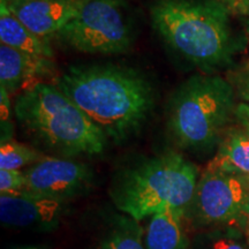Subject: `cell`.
Here are the masks:
<instances>
[{"label": "cell", "instance_id": "22", "mask_svg": "<svg viewBox=\"0 0 249 249\" xmlns=\"http://www.w3.org/2000/svg\"><path fill=\"white\" fill-rule=\"evenodd\" d=\"M1 90V124H6L9 119V112H11V102H9V93L7 90L0 87Z\"/></svg>", "mask_w": 249, "mask_h": 249}, {"label": "cell", "instance_id": "13", "mask_svg": "<svg viewBox=\"0 0 249 249\" xmlns=\"http://www.w3.org/2000/svg\"><path fill=\"white\" fill-rule=\"evenodd\" d=\"M207 169L249 176V129L239 126L225 132Z\"/></svg>", "mask_w": 249, "mask_h": 249}, {"label": "cell", "instance_id": "3", "mask_svg": "<svg viewBox=\"0 0 249 249\" xmlns=\"http://www.w3.org/2000/svg\"><path fill=\"white\" fill-rule=\"evenodd\" d=\"M14 114L34 141L60 157L95 156L107 148L104 133L55 83L40 81L22 90Z\"/></svg>", "mask_w": 249, "mask_h": 249}, {"label": "cell", "instance_id": "12", "mask_svg": "<svg viewBox=\"0 0 249 249\" xmlns=\"http://www.w3.org/2000/svg\"><path fill=\"white\" fill-rule=\"evenodd\" d=\"M185 220L183 209H169L151 216L144 233L145 249H188Z\"/></svg>", "mask_w": 249, "mask_h": 249}, {"label": "cell", "instance_id": "1", "mask_svg": "<svg viewBox=\"0 0 249 249\" xmlns=\"http://www.w3.org/2000/svg\"><path fill=\"white\" fill-rule=\"evenodd\" d=\"M54 83L113 142L136 135L155 107L150 81L130 67L71 66Z\"/></svg>", "mask_w": 249, "mask_h": 249}, {"label": "cell", "instance_id": "21", "mask_svg": "<svg viewBox=\"0 0 249 249\" xmlns=\"http://www.w3.org/2000/svg\"><path fill=\"white\" fill-rule=\"evenodd\" d=\"M234 118L238 121L239 124L245 128L249 129V105L241 102L236 105Z\"/></svg>", "mask_w": 249, "mask_h": 249}, {"label": "cell", "instance_id": "14", "mask_svg": "<svg viewBox=\"0 0 249 249\" xmlns=\"http://www.w3.org/2000/svg\"><path fill=\"white\" fill-rule=\"evenodd\" d=\"M0 43L36 57L53 59L50 40L40 38L24 26L12 13L7 0H0Z\"/></svg>", "mask_w": 249, "mask_h": 249}, {"label": "cell", "instance_id": "24", "mask_svg": "<svg viewBox=\"0 0 249 249\" xmlns=\"http://www.w3.org/2000/svg\"><path fill=\"white\" fill-rule=\"evenodd\" d=\"M20 249H44L43 247H38V246H28V247H23Z\"/></svg>", "mask_w": 249, "mask_h": 249}, {"label": "cell", "instance_id": "19", "mask_svg": "<svg viewBox=\"0 0 249 249\" xmlns=\"http://www.w3.org/2000/svg\"><path fill=\"white\" fill-rule=\"evenodd\" d=\"M230 81L241 101L249 105V71H240L233 73L230 77Z\"/></svg>", "mask_w": 249, "mask_h": 249}, {"label": "cell", "instance_id": "26", "mask_svg": "<svg viewBox=\"0 0 249 249\" xmlns=\"http://www.w3.org/2000/svg\"><path fill=\"white\" fill-rule=\"evenodd\" d=\"M248 34H249V21H248Z\"/></svg>", "mask_w": 249, "mask_h": 249}, {"label": "cell", "instance_id": "18", "mask_svg": "<svg viewBox=\"0 0 249 249\" xmlns=\"http://www.w3.org/2000/svg\"><path fill=\"white\" fill-rule=\"evenodd\" d=\"M26 176L20 170L0 169V193H17L26 189Z\"/></svg>", "mask_w": 249, "mask_h": 249}, {"label": "cell", "instance_id": "9", "mask_svg": "<svg viewBox=\"0 0 249 249\" xmlns=\"http://www.w3.org/2000/svg\"><path fill=\"white\" fill-rule=\"evenodd\" d=\"M70 213L67 201L27 191L0 194V220L8 227L52 231Z\"/></svg>", "mask_w": 249, "mask_h": 249}, {"label": "cell", "instance_id": "20", "mask_svg": "<svg viewBox=\"0 0 249 249\" xmlns=\"http://www.w3.org/2000/svg\"><path fill=\"white\" fill-rule=\"evenodd\" d=\"M231 17H249V0H216Z\"/></svg>", "mask_w": 249, "mask_h": 249}, {"label": "cell", "instance_id": "25", "mask_svg": "<svg viewBox=\"0 0 249 249\" xmlns=\"http://www.w3.org/2000/svg\"><path fill=\"white\" fill-rule=\"evenodd\" d=\"M245 179H246V182H247V185H248V187H249V176L245 177Z\"/></svg>", "mask_w": 249, "mask_h": 249}, {"label": "cell", "instance_id": "2", "mask_svg": "<svg viewBox=\"0 0 249 249\" xmlns=\"http://www.w3.org/2000/svg\"><path fill=\"white\" fill-rule=\"evenodd\" d=\"M216 0H156L151 24L165 44L207 74L231 66L241 43Z\"/></svg>", "mask_w": 249, "mask_h": 249}, {"label": "cell", "instance_id": "8", "mask_svg": "<svg viewBox=\"0 0 249 249\" xmlns=\"http://www.w3.org/2000/svg\"><path fill=\"white\" fill-rule=\"evenodd\" d=\"M24 176V191L67 202L87 194L93 183L89 165L65 157L46 156L30 165Z\"/></svg>", "mask_w": 249, "mask_h": 249}, {"label": "cell", "instance_id": "16", "mask_svg": "<svg viewBox=\"0 0 249 249\" xmlns=\"http://www.w3.org/2000/svg\"><path fill=\"white\" fill-rule=\"evenodd\" d=\"M46 156L29 145L8 139L0 145V169L18 170L42 160Z\"/></svg>", "mask_w": 249, "mask_h": 249}, {"label": "cell", "instance_id": "17", "mask_svg": "<svg viewBox=\"0 0 249 249\" xmlns=\"http://www.w3.org/2000/svg\"><path fill=\"white\" fill-rule=\"evenodd\" d=\"M242 230L219 227L203 239V249H247L249 247Z\"/></svg>", "mask_w": 249, "mask_h": 249}, {"label": "cell", "instance_id": "7", "mask_svg": "<svg viewBox=\"0 0 249 249\" xmlns=\"http://www.w3.org/2000/svg\"><path fill=\"white\" fill-rule=\"evenodd\" d=\"M248 209L249 187L245 177L207 169L198 179L185 219L196 226L244 231Z\"/></svg>", "mask_w": 249, "mask_h": 249}, {"label": "cell", "instance_id": "10", "mask_svg": "<svg viewBox=\"0 0 249 249\" xmlns=\"http://www.w3.org/2000/svg\"><path fill=\"white\" fill-rule=\"evenodd\" d=\"M8 7L24 26L49 40L77 13L82 0H7Z\"/></svg>", "mask_w": 249, "mask_h": 249}, {"label": "cell", "instance_id": "6", "mask_svg": "<svg viewBox=\"0 0 249 249\" xmlns=\"http://www.w3.org/2000/svg\"><path fill=\"white\" fill-rule=\"evenodd\" d=\"M55 38L85 53H126L134 42L133 20L126 0H82L77 13Z\"/></svg>", "mask_w": 249, "mask_h": 249}, {"label": "cell", "instance_id": "23", "mask_svg": "<svg viewBox=\"0 0 249 249\" xmlns=\"http://www.w3.org/2000/svg\"><path fill=\"white\" fill-rule=\"evenodd\" d=\"M244 233H245V236H246V240H247L248 245H249V209H248V213H247V217H246Z\"/></svg>", "mask_w": 249, "mask_h": 249}, {"label": "cell", "instance_id": "15", "mask_svg": "<svg viewBox=\"0 0 249 249\" xmlns=\"http://www.w3.org/2000/svg\"><path fill=\"white\" fill-rule=\"evenodd\" d=\"M144 233L138 220L120 216L91 249H145Z\"/></svg>", "mask_w": 249, "mask_h": 249}, {"label": "cell", "instance_id": "4", "mask_svg": "<svg viewBox=\"0 0 249 249\" xmlns=\"http://www.w3.org/2000/svg\"><path fill=\"white\" fill-rule=\"evenodd\" d=\"M198 170L177 151H167L124 169L114 177L110 196L117 209L141 222L169 209L186 211Z\"/></svg>", "mask_w": 249, "mask_h": 249}, {"label": "cell", "instance_id": "11", "mask_svg": "<svg viewBox=\"0 0 249 249\" xmlns=\"http://www.w3.org/2000/svg\"><path fill=\"white\" fill-rule=\"evenodd\" d=\"M52 59L36 57L27 52L0 44V87L13 95L18 90L44 81L53 74Z\"/></svg>", "mask_w": 249, "mask_h": 249}, {"label": "cell", "instance_id": "5", "mask_svg": "<svg viewBox=\"0 0 249 249\" xmlns=\"http://www.w3.org/2000/svg\"><path fill=\"white\" fill-rule=\"evenodd\" d=\"M235 89L218 74L193 75L174 90L167 107V129L180 149L207 152L219 144L235 114Z\"/></svg>", "mask_w": 249, "mask_h": 249}]
</instances>
